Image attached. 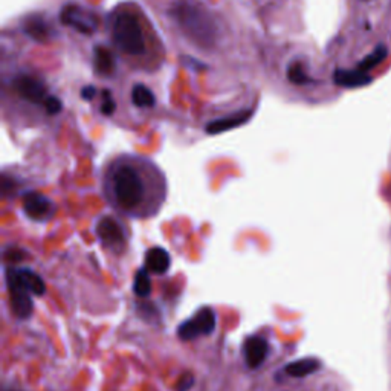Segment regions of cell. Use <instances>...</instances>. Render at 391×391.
I'll use <instances>...</instances> for the list:
<instances>
[{"label":"cell","instance_id":"1","mask_svg":"<svg viewBox=\"0 0 391 391\" xmlns=\"http://www.w3.org/2000/svg\"><path fill=\"white\" fill-rule=\"evenodd\" d=\"M104 191L109 202L125 214L138 216L147 201V181L144 167L136 157H119L110 164L104 177Z\"/></svg>","mask_w":391,"mask_h":391},{"label":"cell","instance_id":"2","mask_svg":"<svg viewBox=\"0 0 391 391\" xmlns=\"http://www.w3.org/2000/svg\"><path fill=\"white\" fill-rule=\"evenodd\" d=\"M173 17L190 40L205 49L214 48L218 26L214 16L197 0H179L173 6Z\"/></svg>","mask_w":391,"mask_h":391},{"label":"cell","instance_id":"3","mask_svg":"<svg viewBox=\"0 0 391 391\" xmlns=\"http://www.w3.org/2000/svg\"><path fill=\"white\" fill-rule=\"evenodd\" d=\"M112 38L116 48L127 55H142L145 37L138 17L130 11L118 12L112 20Z\"/></svg>","mask_w":391,"mask_h":391},{"label":"cell","instance_id":"4","mask_svg":"<svg viewBox=\"0 0 391 391\" xmlns=\"http://www.w3.org/2000/svg\"><path fill=\"white\" fill-rule=\"evenodd\" d=\"M214 327H216L214 310L208 306H205L199 310L191 320L185 321L179 326L177 336L181 338L182 341H193L196 338L213 333Z\"/></svg>","mask_w":391,"mask_h":391},{"label":"cell","instance_id":"5","mask_svg":"<svg viewBox=\"0 0 391 391\" xmlns=\"http://www.w3.org/2000/svg\"><path fill=\"white\" fill-rule=\"evenodd\" d=\"M97 236L105 248L118 254L123 253L127 243L123 225L110 216L99 218L97 223Z\"/></svg>","mask_w":391,"mask_h":391},{"label":"cell","instance_id":"6","mask_svg":"<svg viewBox=\"0 0 391 391\" xmlns=\"http://www.w3.org/2000/svg\"><path fill=\"white\" fill-rule=\"evenodd\" d=\"M60 20H62V23L66 26H71V28L77 29L78 32H81V34H94L98 22H97V17L92 14L90 11L81 8V6L78 5H68L64 6L60 12Z\"/></svg>","mask_w":391,"mask_h":391},{"label":"cell","instance_id":"7","mask_svg":"<svg viewBox=\"0 0 391 391\" xmlns=\"http://www.w3.org/2000/svg\"><path fill=\"white\" fill-rule=\"evenodd\" d=\"M6 288H8L11 310L20 320H26L32 315L34 310V303H32L31 294L26 290L22 284H18L10 274H5Z\"/></svg>","mask_w":391,"mask_h":391},{"label":"cell","instance_id":"8","mask_svg":"<svg viewBox=\"0 0 391 391\" xmlns=\"http://www.w3.org/2000/svg\"><path fill=\"white\" fill-rule=\"evenodd\" d=\"M14 89L20 97L32 104L43 105L46 99L49 98V95L46 94L48 90H46V86L42 79H38L28 74H22V75L16 77Z\"/></svg>","mask_w":391,"mask_h":391},{"label":"cell","instance_id":"9","mask_svg":"<svg viewBox=\"0 0 391 391\" xmlns=\"http://www.w3.org/2000/svg\"><path fill=\"white\" fill-rule=\"evenodd\" d=\"M23 210L26 216L32 220L45 222L49 220L54 214L55 207L46 196L37 193V191H29L23 197Z\"/></svg>","mask_w":391,"mask_h":391},{"label":"cell","instance_id":"10","mask_svg":"<svg viewBox=\"0 0 391 391\" xmlns=\"http://www.w3.org/2000/svg\"><path fill=\"white\" fill-rule=\"evenodd\" d=\"M6 274H10L18 284H22L31 295L42 297L46 292V284L43 281V278L37 273H34V270H31L28 268L12 266L6 269Z\"/></svg>","mask_w":391,"mask_h":391},{"label":"cell","instance_id":"11","mask_svg":"<svg viewBox=\"0 0 391 391\" xmlns=\"http://www.w3.org/2000/svg\"><path fill=\"white\" fill-rule=\"evenodd\" d=\"M269 352L268 341L262 336H249L244 341V361L249 368H258L266 361Z\"/></svg>","mask_w":391,"mask_h":391},{"label":"cell","instance_id":"12","mask_svg":"<svg viewBox=\"0 0 391 391\" xmlns=\"http://www.w3.org/2000/svg\"><path fill=\"white\" fill-rule=\"evenodd\" d=\"M333 81L340 88L355 89V88H364L373 81V78L370 77L367 72H362L360 69L346 71V69H338L333 74Z\"/></svg>","mask_w":391,"mask_h":391},{"label":"cell","instance_id":"13","mask_svg":"<svg viewBox=\"0 0 391 391\" xmlns=\"http://www.w3.org/2000/svg\"><path fill=\"white\" fill-rule=\"evenodd\" d=\"M170 264V254L164 248H151L145 254V269L151 274H165Z\"/></svg>","mask_w":391,"mask_h":391},{"label":"cell","instance_id":"14","mask_svg":"<svg viewBox=\"0 0 391 391\" xmlns=\"http://www.w3.org/2000/svg\"><path fill=\"white\" fill-rule=\"evenodd\" d=\"M94 64L95 72L101 77H110L115 72L116 60L114 54L104 46H97L94 49Z\"/></svg>","mask_w":391,"mask_h":391},{"label":"cell","instance_id":"15","mask_svg":"<svg viewBox=\"0 0 391 391\" xmlns=\"http://www.w3.org/2000/svg\"><path fill=\"white\" fill-rule=\"evenodd\" d=\"M25 34L31 37L34 42L46 43L51 40V26L46 23V20L42 17H31L25 22Z\"/></svg>","mask_w":391,"mask_h":391},{"label":"cell","instance_id":"16","mask_svg":"<svg viewBox=\"0 0 391 391\" xmlns=\"http://www.w3.org/2000/svg\"><path fill=\"white\" fill-rule=\"evenodd\" d=\"M321 362L315 360V357H306V360H300L295 362H290L286 366V373L292 377H304L315 373L316 370H320Z\"/></svg>","mask_w":391,"mask_h":391},{"label":"cell","instance_id":"17","mask_svg":"<svg viewBox=\"0 0 391 391\" xmlns=\"http://www.w3.org/2000/svg\"><path fill=\"white\" fill-rule=\"evenodd\" d=\"M249 115H251V112H242V114L233 115L228 119H217V121H213L207 125V131L208 134L216 135V134H220V131H227L229 129H234V127H237V125H240L247 121Z\"/></svg>","mask_w":391,"mask_h":391},{"label":"cell","instance_id":"18","mask_svg":"<svg viewBox=\"0 0 391 391\" xmlns=\"http://www.w3.org/2000/svg\"><path fill=\"white\" fill-rule=\"evenodd\" d=\"M131 101H134L135 105L141 109H147V108H153L156 103V98L153 95L147 86L144 84H135L134 90H131Z\"/></svg>","mask_w":391,"mask_h":391},{"label":"cell","instance_id":"19","mask_svg":"<svg viewBox=\"0 0 391 391\" xmlns=\"http://www.w3.org/2000/svg\"><path fill=\"white\" fill-rule=\"evenodd\" d=\"M387 54H388V51H387L386 46L383 45L376 46L372 54H368L366 58L362 60V62L357 63L356 69H360L362 72H367L370 69H373V68H376V66H379L383 60L387 58Z\"/></svg>","mask_w":391,"mask_h":391},{"label":"cell","instance_id":"20","mask_svg":"<svg viewBox=\"0 0 391 391\" xmlns=\"http://www.w3.org/2000/svg\"><path fill=\"white\" fill-rule=\"evenodd\" d=\"M286 77L289 81L295 86H306V84L314 83V79L307 75V72L306 69H304L301 62L290 63L288 72H286Z\"/></svg>","mask_w":391,"mask_h":391},{"label":"cell","instance_id":"21","mask_svg":"<svg viewBox=\"0 0 391 391\" xmlns=\"http://www.w3.org/2000/svg\"><path fill=\"white\" fill-rule=\"evenodd\" d=\"M135 294L138 297H149L151 292V280L147 269H139L135 275V284H134Z\"/></svg>","mask_w":391,"mask_h":391},{"label":"cell","instance_id":"22","mask_svg":"<svg viewBox=\"0 0 391 391\" xmlns=\"http://www.w3.org/2000/svg\"><path fill=\"white\" fill-rule=\"evenodd\" d=\"M115 109H116V103L115 99L112 98L110 90H103V104H101V114L104 115H114L115 114Z\"/></svg>","mask_w":391,"mask_h":391},{"label":"cell","instance_id":"23","mask_svg":"<svg viewBox=\"0 0 391 391\" xmlns=\"http://www.w3.org/2000/svg\"><path fill=\"white\" fill-rule=\"evenodd\" d=\"M43 108H45L46 112H48L49 115H57V114H60V112H62L63 104H62V101H60L57 97L49 95V98L45 101Z\"/></svg>","mask_w":391,"mask_h":391},{"label":"cell","instance_id":"24","mask_svg":"<svg viewBox=\"0 0 391 391\" xmlns=\"http://www.w3.org/2000/svg\"><path fill=\"white\" fill-rule=\"evenodd\" d=\"M194 383V377L191 373H187L181 377V381L177 383V391H188Z\"/></svg>","mask_w":391,"mask_h":391},{"label":"cell","instance_id":"25","mask_svg":"<svg viewBox=\"0 0 391 391\" xmlns=\"http://www.w3.org/2000/svg\"><path fill=\"white\" fill-rule=\"evenodd\" d=\"M97 95V89L94 88V86H86V88H83L81 90V97L84 99H92Z\"/></svg>","mask_w":391,"mask_h":391},{"label":"cell","instance_id":"26","mask_svg":"<svg viewBox=\"0 0 391 391\" xmlns=\"http://www.w3.org/2000/svg\"><path fill=\"white\" fill-rule=\"evenodd\" d=\"M6 391H16V390H6Z\"/></svg>","mask_w":391,"mask_h":391}]
</instances>
